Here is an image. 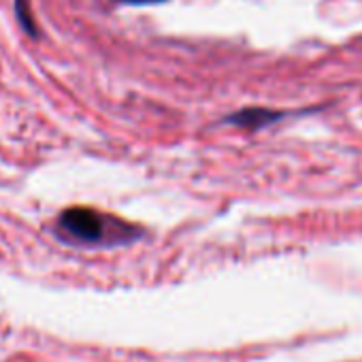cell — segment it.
<instances>
[{
    "label": "cell",
    "instance_id": "cell-2",
    "mask_svg": "<svg viewBox=\"0 0 362 362\" xmlns=\"http://www.w3.org/2000/svg\"><path fill=\"white\" fill-rule=\"evenodd\" d=\"M279 117H281V113H277V111L252 107V109H243V111H237V113L228 115L226 124H235V126H241V128H262L267 124H273Z\"/></svg>",
    "mask_w": 362,
    "mask_h": 362
},
{
    "label": "cell",
    "instance_id": "cell-4",
    "mask_svg": "<svg viewBox=\"0 0 362 362\" xmlns=\"http://www.w3.org/2000/svg\"><path fill=\"white\" fill-rule=\"evenodd\" d=\"M119 3H126V5H160L164 0H119Z\"/></svg>",
    "mask_w": 362,
    "mask_h": 362
},
{
    "label": "cell",
    "instance_id": "cell-1",
    "mask_svg": "<svg viewBox=\"0 0 362 362\" xmlns=\"http://www.w3.org/2000/svg\"><path fill=\"white\" fill-rule=\"evenodd\" d=\"M60 230L79 241V243H103L107 239H124L115 228H122L119 222H111L107 216L90 209V207H71L58 220Z\"/></svg>",
    "mask_w": 362,
    "mask_h": 362
},
{
    "label": "cell",
    "instance_id": "cell-3",
    "mask_svg": "<svg viewBox=\"0 0 362 362\" xmlns=\"http://www.w3.org/2000/svg\"><path fill=\"white\" fill-rule=\"evenodd\" d=\"M18 3V18L22 22V26L30 33V35H37V26L33 22V16H30V5L28 0H16Z\"/></svg>",
    "mask_w": 362,
    "mask_h": 362
}]
</instances>
